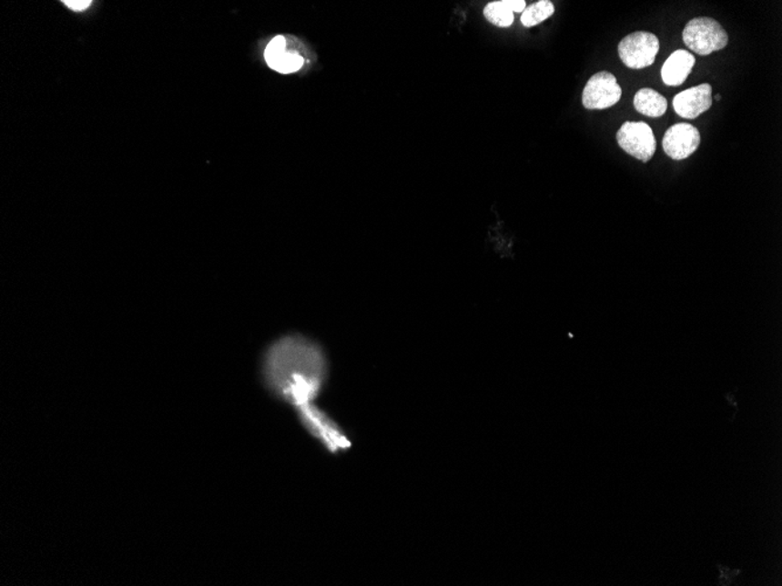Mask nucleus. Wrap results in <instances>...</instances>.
Returning a JSON list of instances; mask_svg holds the SVG:
<instances>
[{"mask_svg": "<svg viewBox=\"0 0 782 586\" xmlns=\"http://www.w3.org/2000/svg\"><path fill=\"white\" fill-rule=\"evenodd\" d=\"M266 387L278 399L297 408L314 403L329 377V359L318 342L301 334L281 336L266 350Z\"/></svg>", "mask_w": 782, "mask_h": 586, "instance_id": "nucleus-1", "label": "nucleus"}, {"mask_svg": "<svg viewBox=\"0 0 782 586\" xmlns=\"http://www.w3.org/2000/svg\"><path fill=\"white\" fill-rule=\"evenodd\" d=\"M294 409L302 428L329 452L337 454L350 449L351 442L346 433L318 405L307 403Z\"/></svg>", "mask_w": 782, "mask_h": 586, "instance_id": "nucleus-2", "label": "nucleus"}, {"mask_svg": "<svg viewBox=\"0 0 782 586\" xmlns=\"http://www.w3.org/2000/svg\"><path fill=\"white\" fill-rule=\"evenodd\" d=\"M687 48L699 56H708L726 47L728 35L722 25L708 16L690 20L683 31Z\"/></svg>", "mask_w": 782, "mask_h": 586, "instance_id": "nucleus-3", "label": "nucleus"}, {"mask_svg": "<svg viewBox=\"0 0 782 586\" xmlns=\"http://www.w3.org/2000/svg\"><path fill=\"white\" fill-rule=\"evenodd\" d=\"M659 51V40L650 32H635L618 45V56L626 67L642 69L655 63Z\"/></svg>", "mask_w": 782, "mask_h": 586, "instance_id": "nucleus-4", "label": "nucleus"}, {"mask_svg": "<svg viewBox=\"0 0 782 586\" xmlns=\"http://www.w3.org/2000/svg\"><path fill=\"white\" fill-rule=\"evenodd\" d=\"M618 146L633 157L648 163L656 153V138L645 122H625L617 131Z\"/></svg>", "mask_w": 782, "mask_h": 586, "instance_id": "nucleus-5", "label": "nucleus"}, {"mask_svg": "<svg viewBox=\"0 0 782 586\" xmlns=\"http://www.w3.org/2000/svg\"><path fill=\"white\" fill-rule=\"evenodd\" d=\"M622 88L616 77L609 72L594 74L584 89L583 104L585 109H607L621 100Z\"/></svg>", "mask_w": 782, "mask_h": 586, "instance_id": "nucleus-6", "label": "nucleus"}, {"mask_svg": "<svg viewBox=\"0 0 782 586\" xmlns=\"http://www.w3.org/2000/svg\"><path fill=\"white\" fill-rule=\"evenodd\" d=\"M700 145V134L696 126L689 123H678L666 130L663 137V149L670 158L682 161L690 157Z\"/></svg>", "mask_w": 782, "mask_h": 586, "instance_id": "nucleus-7", "label": "nucleus"}, {"mask_svg": "<svg viewBox=\"0 0 782 586\" xmlns=\"http://www.w3.org/2000/svg\"><path fill=\"white\" fill-rule=\"evenodd\" d=\"M284 35H277L269 41L265 49V60L273 71L292 74L300 71L305 65V57L298 53Z\"/></svg>", "mask_w": 782, "mask_h": 586, "instance_id": "nucleus-8", "label": "nucleus"}, {"mask_svg": "<svg viewBox=\"0 0 782 586\" xmlns=\"http://www.w3.org/2000/svg\"><path fill=\"white\" fill-rule=\"evenodd\" d=\"M675 112L679 116L694 120L707 112L712 106V87L702 84L677 94L673 101Z\"/></svg>", "mask_w": 782, "mask_h": 586, "instance_id": "nucleus-9", "label": "nucleus"}, {"mask_svg": "<svg viewBox=\"0 0 782 586\" xmlns=\"http://www.w3.org/2000/svg\"><path fill=\"white\" fill-rule=\"evenodd\" d=\"M696 64V57L689 51L678 49L667 57L662 67V80L670 87H677L686 82Z\"/></svg>", "mask_w": 782, "mask_h": 586, "instance_id": "nucleus-10", "label": "nucleus"}, {"mask_svg": "<svg viewBox=\"0 0 782 586\" xmlns=\"http://www.w3.org/2000/svg\"><path fill=\"white\" fill-rule=\"evenodd\" d=\"M635 109L648 117H661L666 113V98L656 90L643 88L634 97Z\"/></svg>", "mask_w": 782, "mask_h": 586, "instance_id": "nucleus-11", "label": "nucleus"}, {"mask_svg": "<svg viewBox=\"0 0 782 586\" xmlns=\"http://www.w3.org/2000/svg\"><path fill=\"white\" fill-rule=\"evenodd\" d=\"M555 8L550 0H542L533 4V5L525 8L523 12L520 22L525 27H533L535 25L544 22L554 14Z\"/></svg>", "mask_w": 782, "mask_h": 586, "instance_id": "nucleus-12", "label": "nucleus"}, {"mask_svg": "<svg viewBox=\"0 0 782 586\" xmlns=\"http://www.w3.org/2000/svg\"><path fill=\"white\" fill-rule=\"evenodd\" d=\"M484 15L490 23L499 27H510L514 22L513 11L511 10L507 0L487 4Z\"/></svg>", "mask_w": 782, "mask_h": 586, "instance_id": "nucleus-13", "label": "nucleus"}, {"mask_svg": "<svg viewBox=\"0 0 782 586\" xmlns=\"http://www.w3.org/2000/svg\"><path fill=\"white\" fill-rule=\"evenodd\" d=\"M716 569H718L720 575L718 581H716V584L718 585H731L733 581L740 575L743 571L741 569H730L727 567H724L722 564H716Z\"/></svg>", "mask_w": 782, "mask_h": 586, "instance_id": "nucleus-14", "label": "nucleus"}, {"mask_svg": "<svg viewBox=\"0 0 782 586\" xmlns=\"http://www.w3.org/2000/svg\"><path fill=\"white\" fill-rule=\"evenodd\" d=\"M64 4H66L73 11L81 12L91 6L92 2L89 0H66Z\"/></svg>", "mask_w": 782, "mask_h": 586, "instance_id": "nucleus-15", "label": "nucleus"}, {"mask_svg": "<svg viewBox=\"0 0 782 586\" xmlns=\"http://www.w3.org/2000/svg\"><path fill=\"white\" fill-rule=\"evenodd\" d=\"M507 3H509L510 8L513 12L523 14L525 11L526 2H523V0H507Z\"/></svg>", "mask_w": 782, "mask_h": 586, "instance_id": "nucleus-16", "label": "nucleus"}, {"mask_svg": "<svg viewBox=\"0 0 782 586\" xmlns=\"http://www.w3.org/2000/svg\"><path fill=\"white\" fill-rule=\"evenodd\" d=\"M720 97H722V96H716V100H718V101L720 100Z\"/></svg>", "mask_w": 782, "mask_h": 586, "instance_id": "nucleus-17", "label": "nucleus"}]
</instances>
